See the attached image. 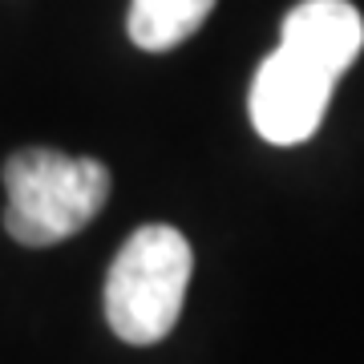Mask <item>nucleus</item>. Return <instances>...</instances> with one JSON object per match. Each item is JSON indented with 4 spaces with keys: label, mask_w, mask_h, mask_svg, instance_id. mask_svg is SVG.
Masks as SVG:
<instances>
[{
    "label": "nucleus",
    "mask_w": 364,
    "mask_h": 364,
    "mask_svg": "<svg viewBox=\"0 0 364 364\" xmlns=\"http://www.w3.org/2000/svg\"><path fill=\"white\" fill-rule=\"evenodd\" d=\"M109 186V170L97 158H69L45 146L16 150L4 162V231L21 247H53L97 219Z\"/></svg>",
    "instance_id": "1"
},
{
    "label": "nucleus",
    "mask_w": 364,
    "mask_h": 364,
    "mask_svg": "<svg viewBox=\"0 0 364 364\" xmlns=\"http://www.w3.org/2000/svg\"><path fill=\"white\" fill-rule=\"evenodd\" d=\"M191 243L186 235L150 223L126 239L105 279V320L126 344H158L178 324L186 284H191Z\"/></svg>",
    "instance_id": "2"
},
{
    "label": "nucleus",
    "mask_w": 364,
    "mask_h": 364,
    "mask_svg": "<svg viewBox=\"0 0 364 364\" xmlns=\"http://www.w3.org/2000/svg\"><path fill=\"white\" fill-rule=\"evenodd\" d=\"M340 77L344 69L324 61L320 53L279 41V49L263 57L259 73L251 81V122L259 138L272 146L308 142L324 122Z\"/></svg>",
    "instance_id": "3"
},
{
    "label": "nucleus",
    "mask_w": 364,
    "mask_h": 364,
    "mask_svg": "<svg viewBox=\"0 0 364 364\" xmlns=\"http://www.w3.org/2000/svg\"><path fill=\"white\" fill-rule=\"evenodd\" d=\"M215 0H134L130 4V41L146 53H166L195 37L210 16Z\"/></svg>",
    "instance_id": "4"
}]
</instances>
